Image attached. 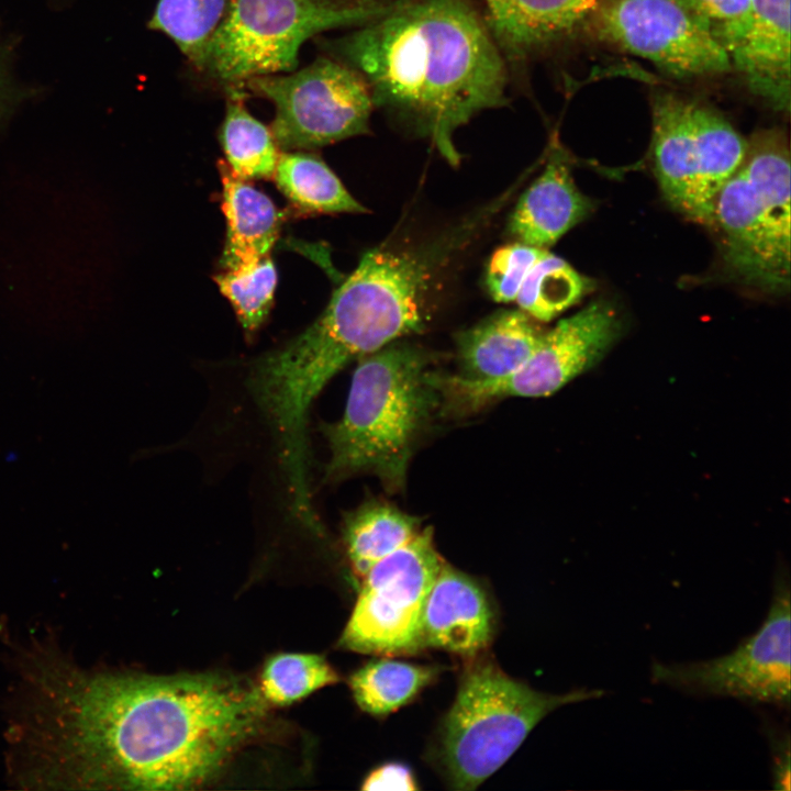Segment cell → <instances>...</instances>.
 <instances>
[{"label":"cell","instance_id":"cell-17","mask_svg":"<svg viewBox=\"0 0 791 791\" xmlns=\"http://www.w3.org/2000/svg\"><path fill=\"white\" fill-rule=\"evenodd\" d=\"M591 210L592 202L576 186L564 153L553 148L543 172L520 197L508 231L516 242L547 249Z\"/></svg>","mask_w":791,"mask_h":791},{"label":"cell","instance_id":"cell-23","mask_svg":"<svg viewBox=\"0 0 791 791\" xmlns=\"http://www.w3.org/2000/svg\"><path fill=\"white\" fill-rule=\"evenodd\" d=\"M438 668L391 659L372 660L349 678L357 705L374 716H386L410 703L438 675Z\"/></svg>","mask_w":791,"mask_h":791},{"label":"cell","instance_id":"cell-28","mask_svg":"<svg viewBox=\"0 0 791 791\" xmlns=\"http://www.w3.org/2000/svg\"><path fill=\"white\" fill-rule=\"evenodd\" d=\"M728 56L744 42L753 20V0H671Z\"/></svg>","mask_w":791,"mask_h":791},{"label":"cell","instance_id":"cell-2","mask_svg":"<svg viewBox=\"0 0 791 791\" xmlns=\"http://www.w3.org/2000/svg\"><path fill=\"white\" fill-rule=\"evenodd\" d=\"M367 82L375 107L459 163L453 135L506 102L503 54L470 0H394L381 16L326 44Z\"/></svg>","mask_w":791,"mask_h":791},{"label":"cell","instance_id":"cell-8","mask_svg":"<svg viewBox=\"0 0 791 791\" xmlns=\"http://www.w3.org/2000/svg\"><path fill=\"white\" fill-rule=\"evenodd\" d=\"M651 153L666 200L713 226L714 200L737 170L747 140L712 107L671 91L651 97Z\"/></svg>","mask_w":791,"mask_h":791},{"label":"cell","instance_id":"cell-18","mask_svg":"<svg viewBox=\"0 0 791 791\" xmlns=\"http://www.w3.org/2000/svg\"><path fill=\"white\" fill-rule=\"evenodd\" d=\"M527 313L500 310L456 335L460 378L491 381L512 375L534 354L546 331Z\"/></svg>","mask_w":791,"mask_h":791},{"label":"cell","instance_id":"cell-31","mask_svg":"<svg viewBox=\"0 0 791 791\" xmlns=\"http://www.w3.org/2000/svg\"><path fill=\"white\" fill-rule=\"evenodd\" d=\"M772 770V782L775 790H790V738L789 734L782 742H779Z\"/></svg>","mask_w":791,"mask_h":791},{"label":"cell","instance_id":"cell-3","mask_svg":"<svg viewBox=\"0 0 791 791\" xmlns=\"http://www.w3.org/2000/svg\"><path fill=\"white\" fill-rule=\"evenodd\" d=\"M492 211L484 209L427 241L366 252L315 322L260 357L271 396L289 410L305 412L348 363L421 333L439 276Z\"/></svg>","mask_w":791,"mask_h":791},{"label":"cell","instance_id":"cell-20","mask_svg":"<svg viewBox=\"0 0 791 791\" xmlns=\"http://www.w3.org/2000/svg\"><path fill=\"white\" fill-rule=\"evenodd\" d=\"M422 531L420 521L383 501H368L348 512L343 538L358 579L379 560L410 543Z\"/></svg>","mask_w":791,"mask_h":791},{"label":"cell","instance_id":"cell-32","mask_svg":"<svg viewBox=\"0 0 791 791\" xmlns=\"http://www.w3.org/2000/svg\"><path fill=\"white\" fill-rule=\"evenodd\" d=\"M4 91H5V78H4V73H3V69H2V66L0 63V110L3 105Z\"/></svg>","mask_w":791,"mask_h":791},{"label":"cell","instance_id":"cell-9","mask_svg":"<svg viewBox=\"0 0 791 791\" xmlns=\"http://www.w3.org/2000/svg\"><path fill=\"white\" fill-rule=\"evenodd\" d=\"M275 105L271 132L282 149H308L369 132L375 108L365 79L350 66L320 57L305 68L243 83Z\"/></svg>","mask_w":791,"mask_h":791},{"label":"cell","instance_id":"cell-4","mask_svg":"<svg viewBox=\"0 0 791 791\" xmlns=\"http://www.w3.org/2000/svg\"><path fill=\"white\" fill-rule=\"evenodd\" d=\"M430 356L401 339L359 358L343 416L322 425L330 458L325 478L376 475L403 487L416 439L439 403Z\"/></svg>","mask_w":791,"mask_h":791},{"label":"cell","instance_id":"cell-19","mask_svg":"<svg viewBox=\"0 0 791 791\" xmlns=\"http://www.w3.org/2000/svg\"><path fill=\"white\" fill-rule=\"evenodd\" d=\"M222 181V210L226 220V238L220 260L227 271L254 267L276 244L281 215L274 202L227 164L219 161Z\"/></svg>","mask_w":791,"mask_h":791},{"label":"cell","instance_id":"cell-26","mask_svg":"<svg viewBox=\"0 0 791 791\" xmlns=\"http://www.w3.org/2000/svg\"><path fill=\"white\" fill-rule=\"evenodd\" d=\"M338 680L337 672L321 655L282 653L266 660L258 689L267 703L287 705Z\"/></svg>","mask_w":791,"mask_h":791},{"label":"cell","instance_id":"cell-27","mask_svg":"<svg viewBox=\"0 0 791 791\" xmlns=\"http://www.w3.org/2000/svg\"><path fill=\"white\" fill-rule=\"evenodd\" d=\"M214 281L231 302L244 331L253 334L265 321L274 300L277 271L272 259L266 256L249 269L224 270L214 276Z\"/></svg>","mask_w":791,"mask_h":791},{"label":"cell","instance_id":"cell-22","mask_svg":"<svg viewBox=\"0 0 791 791\" xmlns=\"http://www.w3.org/2000/svg\"><path fill=\"white\" fill-rule=\"evenodd\" d=\"M227 88L226 112L220 129L225 163L245 180L272 178L280 154L274 134L248 112L245 93L238 86Z\"/></svg>","mask_w":791,"mask_h":791},{"label":"cell","instance_id":"cell-30","mask_svg":"<svg viewBox=\"0 0 791 791\" xmlns=\"http://www.w3.org/2000/svg\"><path fill=\"white\" fill-rule=\"evenodd\" d=\"M417 782L411 769L399 762H388L374 769L363 781L361 790L415 791Z\"/></svg>","mask_w":791,"mask_h":791},{"label":"cell","instance_id":"cell-24","mask_svg":"<svg viewBox=\"0 0 791 791\" xmlns=\"http://www.w3.org/2000/svg\"><path fill=\"white\" fill-rule=\"evenodd\" d=\"M592 288L593 281L547 250L528 271L515 301L522 311L544 323L577 304Z\"/></svg>","mask_w":791,"mask_h":791},{"label":"cell","instance_id":"cell-15","mask_svg":"<svg viewBox=\"0 0 791 791\" xmlns=\"http://www.w3.org/2000/svg\"><path fill=\"white\" fill-rule=\"evenodd\" d=\"M602 0H481L501 53L519 62L569 36Z\"/></svg>","mask_w":791,"mask_h":791},{"label":"cell","instance_id":"cell-13","mask_svg":"<svg viewBox=\"0 0 791 791\" xmlns=\"http://www.w3.org/2000/svg\"><path fill=\"white\" fill-rule=\"evenodd\" d=\"M586 23L597 40L677 78L732 69L728 54L671 0H602Z\"/></svg>","mask_w":791,"mask_h":791},{"label":"cell","instance_id":"cell-16","mask_svg":"<svg viewBox=\"0 0 791 791\" xmlns=\"http://www.w3.org/2000/svg\"><path fill=\"white\" fill-rule=\"evenodd\" d=\"M729 59L750 92L788 114L791 97L790 0H753L750 27Z\"/></svg>","mask_w":791,"mask_h":791},{"label":"cell","instance_id":"cell-11","mask_svg":"<svg viewBox=\"0 0 791 791\" xmlns=\"http://www.w3.org/2000/svg\"><path fill=\"white\" fill-rule=\"evenodd\" d=\"M621 331L615 309L605 300L594 301L546 331L534 354L512 375L491 381L438 375L437 386L442 397L464 412L509 397H546L601 360Z\"/></svg>","mask_w":791,"mask_h":791},{"label":"cell","instance_id":"cell-14","mask_svg":"<svg viewBox=\"0 0 791 791\" xmlns=\"http://www.w3.org/2000/svg\"><path fill=\"white\" fill-rule=\"evenodd\" d=\"M494 619L491 600L483 587L443 561L423 609V648L474 658L491 644Z\"/></svg>","mask_w":791,"mask_h":791},{"label":"cell","instance_id":"cell-25","mask_svg":"<svg viewBox=\"0 0 791 791\" xmlns=\"http://www.w3.org/2000/svg\"><path fill=\"white\" fill-rule=\"evenodd\" d=\"M229 0H157L148 26L167 35L198 69Z\"/></svg>","mask_w":791,"mask_h":791},{"label":"cell","instance_id":"cell-10","mask_svg":"<svg viewBox=\"0 0 791 791\" xmlns=\"http://www.w3.org/2000/svg\"><path fill=\"white\" fill-rule=\"evenodd\" d=\"M431 528L376 562L360 579V591L338 644L380 656L421 651L422 614L442 567Z\"/></svg>","mask_w":791,"mask_h":791},{"label":"cell","instance_id":"cell-29","mask_svg":"<svg viewBox=\"0 0 791 791\" xmlns=\"http://www.w3.org/2000/svg\"><path fill=\"white\" fill-rule=\"evenodd\" d=\"M546 252L521 242L495 249L486 270V286L491 298L500 303L515 301L528 271Z\"/></svg>","mask_w":791,"mask_h":791},{"label":"cell","instance_id":"cell-12","mask_svg":"<svg viewBox=\"0 0 791 791\" xmlns=\"http://www.w3.org/2000/svg\"><path fill=\"white\" fill-rule=\"evenodd\" d=\"M790 588L775 586L766 620L731 653L709 660L654 662L658 683L697 694L729 697L751 703L790 705Z\"/></svg>","mask_w":791,"mask_h":791},{"label":"cell","instance_id":"cell-5","mask_svg":"<svg viewBox=\"0 0 791 791\" xmlns=\"http://www.w3.org/2000/svg\"><path fill=\"white\" fill-rule=\"evenodd\" d=\"M602 694L586 688L541 692L478 655L460 675L439 726L435 759L452 788L474 790L503 766L546 715Z\"/></svg>","mask_w":791,"mask_h":791},{"label":"cell","instance_id":"cell-7","mask_svg":"<svg viewBox=\"0 0 791 791\" xmlns=\"http://www.w3.org/2000/svg\"><path fill=\"white\" fill-rule=\"evenodd\" d=\"M383 0H229L198 70L226 86L291 73L302 44L324 31L364 25L391 9Z\"/></svg>","mask_w":791,"mask_h":791},{"label":"cell","instance_id":"cell-6","mask_svg":"<svg viewBox=\"0 0 791 791\" xmlns=\"http://www.w3.org/2000/svg\"><path fill=\"white\" fill-rule=\"evenodd\" d=\"M724 261L746 285L781 292L790 283V152L776 129L754 133L737 170L714 200Z\"/></svg>","mask_w":791,"mask_h":791},{"label":"cell","instance_id":"cell-1","mask_svg":"<svg viewBox=\"0 0 791 791\" xmlns=\"http://www.w3.org/2000/svg\"><path fill=\"white\" fill-rule=\"evenodd\" d=\"M10 659L7 767L23 789H194L267 712L258 687L238 678L86 668L49 636L15 643Z\"/></svg>","mask_w":791,"mask_h":791},{"label":"cell","instance_id":"cell-21","mask_svg":"<svg viewBox=\"0 0 791 791\" xmlns=\"http://www.w3.org/2000/svg\"><path fill=\"white\" fill-rule=\"evenodd\" d=\"M279 190L300 210L312 213H363V207L317 156L279 154L272 176Z\"/></svg>","mask_w":791,"mask_h":791}]
</instances>
